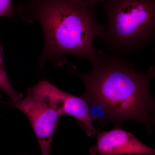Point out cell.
<instances>
[{
  "label": "cell",
  "mask_w": 155,
  "mask_h": 155,
  "mask_svg": "<svg viewBox=\"0 0 155 155\" xmlns=\"http://www.w3.org/2000/svg\"><path fill=\"white\" fill-rule=\"evenodd\" d=\"M97 53L100 62L91 72L81 73L73 65L69 68L84 84L85 91L81 97L87 104L92 121L105 126L135 120L144 124L151 133L155 103L150 84L155 76V67L140 72L121 56L102 50Z\"/></svg>",
  "instance_id": "1"
},
{
  "label": "cell",
  "mask_w": 155,
  "mask_h": 155,
  "mask_svg": "<svg viewBox=\"0 0 155 155\" xmlns=\"http://www.w3.org/2000/svg\"><path fill=\"white\" fill-rule=\"evenodd\" d=\"M95 6L75 0H30L18 6L23 21L37 22L41 28L44 46L38 61L41 69L47 61L63 66L67 54L86 59L92 67L100 63L94 42L96 37L102 38L104 24L97 21Z\"/></svg>",
  "instance_id": "2"
},
{
  "label": "cell",
  "mask_w": 155,
  "mask_h": 155,
  "mask_svg": "<svg viewBox=\"0 0 155 155\" xmlns=\"http://www.w3.org/2000/svg\"><path fill=\"white\" fill-rule=\"evenodd\" d=\"M107 21L102 41L108 52L121 56L155 40V0H102Z\"/></svg>",
  "instance_id": "3"
},
{
  "label": "cell",
  "mask_w": 155,
  "mask_h": 155,
  "mask_svg": "<svg viewBox=\"0 0 155 155\" xmlns=\"http://www.w3.org/2000/svg\"><path fill=\"white\" fill-rule=\"evenodd\" d=\"M27 93L41 100L53 108L60 116L69 115L77 119L87 135L93 137L97 130L93 126L88 106L81 97L75 96L63 91L50 82L39 81L28 88Z\"/></svg>",
  "instance_id": "4"
},
{
  "label": "cell",
  "mask_w": 155,
  "mask_h": 155,
  "mask_svg": "<svg viewBox=\"0 0 155 155\" xmlns=\"http://www.w3.org/2000/svg\"><path fill=\"white\" fill-rule=\"evenodd\" d=\"M10 104L28 118L41 150L42 155H50L54 134L61 116L41 100L27 93L24 98Z\"/></svg>",
  "instance_id": "5"
},
{
  "label": "cell",
  "mask_w": 155,
  "mask_h": 155,
  "mask_svg": "<svg viewBox=\"0 0 155 155\" xmlns=\"http://www.w3.org/2000/svg\"><path fill=\"white\" fill-rule=\"evenodd\" d=\"M97 143L91 147V155H153L155 150L143 144L132 134L115 125L112 130L96 132Z\"/></svg>",
  "instance_id": "6"
},
{
  "label": "cell",
  "mask_w": 155,
  "mask_h": 155,
  "mask_svg": "<svg viewBox=\"0 0 155 155\" xmlns=\"http://www.w3.org/2000/svg\"><path fill=\"white\" fill-rule=\"evenodd\" d=\"M3 47L0 44V89L6 93L12 100V102L16 103L23 98V95L15 91L9 81L3 63L2 52Z\"/></svg>",
  "instance_id": "7"
},
{
  "label": "cell",
  "mask_w": 155,
  "mask_h": 155,
  "mask_svg": "<svg viewBox=\"0 0 155 155\" xmlns=\"http://www.w3.org/2000/svg\"><path fill=\"white\" fill-rule=\"evenodd\" d=\"M14 15L12 0H0V17L12 18Z\"/></svg>",
  "instance_id": "8"
},
{
  "label": "cell",
  "mask_w": 155,
  "mask_h": 155,
  "mask_svg": "<svg viewBox=\"0 0 155 155\" xmlns=\"http://www.w3.org/2000/svg\"><path fill=\"white\" fill-rule=\"evenodd\" d=\"M75 1H79V2H86L91 4L96 5L97 3L101 2L102 0H75Z\"/></svg>",
  "instance_id": "9"
},
{
  "label": "cell",
  "mask_w": 155,
  "mask_h": 155,
  "mask_svg": "<svg viewBox=\"0 0 155 155\" xmlns=\"http://www.w3.org/2000/svg\"><path fill=\"white\" fill-rule=\"evenodd\" d=\"M1 98H2V97L0 96V100H1Z\"/></svg>",
  "instance_id": "10"
}]
</instances>
